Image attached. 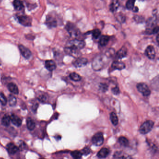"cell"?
<instances>
[{"label": "cell", "instance_id": "4316f807", "mask_svg": "<svg viewBox=\"0 0 159 159\" xmlns=\"http://www.w3.org/2000/svg\"><path fill=\"white\" fill-rule=\"evenodd\" d=\"M118 141L121 145L124 147H127L129 146V140L126 137H123V136L120 137L118 139Z\"/></svg>", "mask_w": 159, "mask_h": 159}, {"label": "cell", "instance_id": "9a60e30c", "mask_svg": "<svg viewBox=\"0 0 159 159\" xmlns=\"http://www.w3.org/2000/svg\"><path fill=\"white\" fill-rule=\"evenodd\" d=\"M112 68L113 69H118L122 70L126 68V65L124 63L122 62H119L115 61L112 63Z\"/></svg>", "mask_w": 159, "mask_h": 159}, {"label": "cell", "instance_id": "8fae6325", "mask_svg": "<svg viewBox=\"0 0 159 159\" xmlns=\"http://www.w3.org/2000/svg\"><path fill=\"white\" fill-rule=\"evenodd\" d=\"M88 60L86 58H77V59L73 62V64L76 67L79 68L85 66L87 64Z\"/></svg>", "mask_w": 159, "mask_h": 159}, {"label": "cell", "instance_id": "7402d4cb", "mask_svg": "<svg viewBox=\"0 0 159 159\" xmlns=\"http://www.w3.org/2000/svg\"><path fill=\"white\" fill-rule=\"evenodd\" d=\"M37 99L41 102L43 103H46L48 100V96L47 93H43V92H40L39 95H37Z\"/></svg>", "mask_w": 159, "mask_h": 159}, {"label": "cell", "instance_id": "f6af8a7d", "mask_svg": "<svg viewBox=\"0 0 159 159\" xmlns=\"http://www.w3.org/2000/svg\"><path fill=\"white\" fill-rule=\"evenodd\" d=\"M1 65V61H0V66Z\"/></svg>", "mask_w": 159, "mask_h": 159}, {"label": "cell", "instance_id": "7c38bea8", "mask_svg": "<svg viewBox=\"0 0 159 159\" xmlns=\"http://www.w3.org/2000/svg\"><path fill=\"white\" fill-rule=\"evenodd\" d=\"M18 47H19L21 53L22 55V56L26 59H29L32 54L30 50L22 45H19Z\"/></svg>", "mask_w": 159, "mask_h": 159}, {"label": "cell", "instance_id": "2e32d148", "mask_svg": "<svg viewBox=\"0 0 159 159\" xmlns=\"http://www.w3.org/2000/svg\"><path fill=\"white\" fill-rule=\"evenodd\" d=\"M10 117L11 121L14 125L17 127H20L21 126L22 121L18 116L13 114L10 116Z\"/></svg>", "mask_w": 159, "mask_h": 159}, {"label": "cell", "instance_id": "9c48e42d", "mask_svg": "<svg viewBox=\"0 0 159 159\" xmlns=\"http://www.w3.org/2000/svg\"><path fill=\"white\" fill-rule=\"evenodd\" d=\"M145 54L147 58L150 59H154L156 55L155 49L152 46H149L147 47L145 50Z\"/></svg>", "mask_w": 159, "mask_h": 159}, {"label": "cell", "instance_id": "bcb514c9", "mask_svg": "<svg viewBox=\"0 0 159 159\" xmlns=\"http://www.w3.org/2000/svg\"><path fill=\"white\" fill-rule=\"evenodd\" d=\"M140 1H144V0H140Z\"/></svg>", "mask_w": 159, "mask_h": 159}, {"label": "cell", "instance_id": "d6a6232c", "mask_svg": "<svg viewBox=\"0 0 159 159\" xmlns=\"http://www.w3.org/2000/svg\"><path fill=\"white\" fill-rule=\"evenodd\" d=\"M101 32L100 30L98 29H94L92 31V35H93V37L95 39H99L100 36Z\"/></svg>", "mask_w": 159, "mask_h": 159}, {"label": "cell", "instance_id": "83f0119b", "mask_svg": "<svg viewBox=\"0 0 159 159\" xmlns=\"http://www.w3.org/2000/svg\"><path fill=\"white\" fill-rule=\"evenodd\" d=\"M8 104L10 107H14L17 103L16 98L13 95H9L8 97Z\"/></svg>", "mask_w": 159, "mask_h": 159}, {"label": "cell", "instance_id": "6da1fadb", "mask_svg": "<svg viewBox=\"0 0 159 159\" xmlns=\"http://www.w3.org/2000/svg\"><path fill=\"white\" fill-rule=\"evenodd\" d=\"M108 58L106 54H100L97 56L92 62V66L95 71L101 70L107 62Z\"/></svg>", "mask_w": 159, "mask_h": 159}, {"label": "cell", "instance_id": "8d00e7d4", "mask_svg": "<svg viewBox=\"0 0 159 159\" xmlns=\"http://www.w3.org/2000/svg\"><path fill=\"white\" fill-rule=\"evenodd\" d=\"M99 87L100 90L103 92H106V91H107L108 88L107 85L105 83H101L99 86Z\"/></svg>", "mask_w": 159, "mask_h": 159}, {"label": "cell", "instance_id": "ee69618b", "mask_svg": "<svg viewBox=\"0 0 159 159\" xmlns=\"http://www.w3.org/2000/svg\"><path fill=\"white\" fill-rule=\"evenodd\" d=\"M156 40H157V43H159V34H157V36H156Z\"/></svg>", "mask_w": 159, "mask_h": 159}, {"label": "cell", "instance_id": "277c9868", "mask_svg": "<svg viewBox=\"0 0 159 159\" xmlns=\"http://www.w3.org/2000/svg\"><path fill=\"white\" fill-rule=\"evenodd\" d=\"M67 46L80 50L85 47L86 46V42L84 41L74 39L70 41Z\"/></svg>", "mask_w": 159, "mask_h": 159}, {"label": "cell", "instance_id": "f546056e", "mask_svg": "<svg viewBox=\"0 0 159 159\" xmlns=\"http://www.w3.org/2000/svg\"><path fill=\"white\" fill-rule=\"evenodd\" d=\"M69 78L74 81H80L81 80V77L80 75L76 73H73L69 74Z\"/></svg>", "mask_w": 159, "mask_h": 159}, {"label": "cell", "instance_id": "4dcf8cb0", "mask_svg": "<svg viewBox=\"0 0 159 159\" xmlns=\"http://www.w3.org/2000/svg\"><path fill=\"white\" fill-rule=\"evenodd\" d=\"M135 0H128L126 3V8L129 10H133L134 7Z\"/></svg>", "mask_w": 159, "mask_h": 159}, {"label": "cell", "instance_id": "ac0fdd59", "mask_svg": "<svg viewBox=\"0 0 159 159\" xmlns=\"http://www.w3.org/2000/svg\"><path fill=\"white\" fill-rule=\"evenodd\" d=\"M127 54V50L125 47L121 48L116 53V57L118 59H122L126 57Z\"/></svg>", "mask_w": 159, "mask_h": 159}, {"label": "cell", "instance_id": "d6986e66", "mask_svg": "<svg viewBox=\"0 0 159 159\" xmlns=\"http://www.w3.org/2000/svg\"><path fill=\"white\" fill-rule=\"evenodd\" d=\"M110 37L108 36H102L100 37L99 44L102 47L106 46L110 41Z\"/></svg>", "mask_w": 159, "mask_h": 159}, {"label": "cell", "instance_id": "d4e9b609", "mask_svg": "<svg viewBox=\"0 0 159 159\" xmlns=\"http://www.w3.org/2000/svg\"><path fill=\"white\" fill-rule=\"evenodd\" d=\"M157 17L156 15H154L153 17L149 18L147 22V27L148 29H151V28L154 26V25L156 24V22H157Z\"/></svg>", "mask_w": 159, "mask_h": 159}, {"label": "cell", "instance_id": "cb8c5ba5", "mask_svg": "<svg viewBox=\"0 0 159 159\" xmlns=\"http://www.w3.org/2000/svg\"><path fill=\"white\" fill-rule=\"evenodd\" d=\"M27 127L28 129L30 131L33 130L36 127V124L33 120L31 118H28L26 120Z\"/></svg>", "mask_w": 159, "mask_h": 159}, {"label": "cell", "instance_id": "e575fe53", "mask_svg": "<svg viewBox=\"0 0 159 159\" xmlns=\"http://www.w3.org/2000/svg\"><path fill=\"white\" fill-rule=\"evenodd\" d=\"M0 102L3 106H5L7 103V99L1 92H0Z\"/></svg>", "mask_w": 159, "mask_h": 159}, {"label": "cell", "instance_id": "ffe728a7", "mask_svg": "<svg viewBox=\"0 0 159 159\" xmlns=\"http://www.w3.org/2000/svg\"><path fill=\"white\" fill-rule=\"evenodd\" d=\"M110 154V150L108 148L104 147L102 148L97 154V156L100 158H106Z\"/></svg>", "mask_w": 159, "mask_h": 159}, {"label": "cell", "instance_id": "4fadbf2b", "mask_svg": "<svg viewBox=\"0 0 159 159\" xmlns=\"http://www.w3.org/2000/svg\"><path fill=\"white\" fill-rule=\"evenodd\" d=\"M6 148H7V150L8 152V153L9 154H12V155H13V154H16L19 150L17 146H15L14 144L12 143H10L8 144L7 145Z\"/></svg>", "mask_w": 159, "mask_h": 159}, {"label": "cell", "instance_id": "60d3db41", "mask_svg": "<svg viewBox=\"0 0 159 159\" xmlns=\"http://www.w3.org/2000/svg\"><path fill=\"white\" fill-rule=\"evenodd\" d=\"M117 19L119 22H124L125 21V17L122 15H118V17H117Z\"/></svg>", "mask_w": 159, "mask_h": 159}, {"label": "cell", "instance_id": "1f68e13d", "mask_svg": "<svg viewBox=\"0 0 159 159\" xmlns=\"http://www.w3.org/2000/svg\"><path fill=\"white\" fill-rule=\"evenodd\" d=\"M71 155L74 159H79L81 158L83 154L81 151L76 150V151H73L71 153Z\"/></svg>", "mask_w": 159, "mask_h": 159}, {"label": "cell", "instance_id": "5bb4252c", "mask_svg": "<svg viewBox=\"0 0 159 159\" xmlns=\"http://www.w3.org/2000/svg\"><path fill=\"white\" fill-rule=\"evenodd\" d=\"M45 67L48 71L52 72L56 69L55 62L52 60H48L45 62Z\"/></svg>", "mask_w": 159, "mask_h": 159}, {"label": "cell", "instance_id": "e0dca14e", "mask_svg": "<svg viewBox=\"0 0 159 159\" xmlns=\"http://www.w3.org/2000/svg\"><path fill=\"white\" fill-rule=\"evenodd\" d=\"M120 6V2L118 0H113L110 3L109 9L112 13L117 11Z\"/></svg>", "mask_w": 159, "mask_h": 159}, {"label": "cell", "instance_id": "f1b7e54d", "mask_svg": "<svg viewBox=\"0 0 159 159\" xmlns=\"http://www.w3.org/2000/svg\"><path fill=\"white\" fill-rule=\"evenodd\" d=\"M10 121L11 120L10 116L5 115L2 120V124L5 127H8L10 125Z\"/></svg>", "mask_w": 159, "mask_h": 159}, {"label": "cell", "instance_id": "74e56055", "mask_svg": "<svg viewBox=\"0 0 159 159\" xmlns=\"http://www.w3.org/2000/svg\"><path fill=\"white\" fill-rule=\"evenodd\" d=\"M112 91L114 94L116 95L119 94L120 93V89L118 86H115L112 89Z\"/></svg>", "mask_w": 159, "mask_h": 159}, {"label": "cell", "instance_id": "5b68a950", "mask_svg": "<svg viewBox=\"0 0 159 159\" xmlns=\"http://www.w3.org/2000/svg\"><path fill=\"white\" fill-rule=\"evenodd\" d=\"M137 88L138 91L141 93L143 96L147 97L151 94V91L148 86L144 83H140L137 85Z\"/></svg>", "mask_w": 159, "mask_h": 159}, {"label": "cell", "instance_id": "b9f144b4", "mask_svg": "<svg viewBox=\"0 0 159 159\" xmlns=\"http://www.w3.org/2000/svg\"><path fill=\"white\" fill-rule=\"evenodd\" d=\"M38 107H39V105L37 104H35L34 105H33L32 107V110L34 112V111H36V110H37V108H38Z\"/></svg>", "mask_w": 159, "mask_h": 159}, {"label": "cell", "instance_id": "44dd1931", "mask_svg": "<svg viewBox=\"0 0 159 159\" xmlns=\"http://www.w3.org/2000/svg\"><path fill=\"white\" fill-rule=\"evenodd\" d=\"M8 87L9 91L11 93L15 94H18L19 93V89L18 87L13 83H10L8 85Z\"/></svg>", "mask_w": 159, "mask_h": 159}, {"label": "cell", "instance_id": "8992f818", "mask_svg": "<svg viewBox=\"0 0 159 159\" xmlns=\"http://www.w3.org/2000/svg\"><path fill=\"white\" fill-rule=\"evenodd\" d=\"M104 140L103 134L99 132L93 136L92 139V142L95 146H100L104 143Z\"/></svg>", "mask_w": 159, "mask_h": 159}, {"label": "cell", "instance_id": "30bf717a", "mask_svg": "<svg viewBox=\"0 0 159 159\" xmlns=\"http://www.w3.org/2000/svg\"><path fill=\"white\" fill-rule=\"evenodd\" d=\"M46 24L49 28H54L56 27L58 22L53 15H48L47 16L46 21Z\"/></svg>", "mask_w": 159, "mask_h": 159}, {"label": "cell", "instance_id": "52a82bcc", "mask_svg": "<svg viewBox=\"0 0 159 159\" xmlns=\"http://www.w3.org/2000/svg\"><path fill=\"white\" fill-rule=\"evenodd\" d=\"M65 53L68 55L71 56L75 58H78L80 56V50L75 49L71 47L66 46L64 49Z\"/></svg>", "mask_w": 159, "mask_h": 159}, {"label": "cell", "instance_id": "484cf974", "mask_svg": "<svg viewBox=\"0 0 159 159\" xmlns=\"http://www.w3.org/2000/svg\"><path fill=\"white\" fill-rule=\"evenodd\" d=\"M110 118L112 124L114 126H117L118 123H119V119H118V116H117L116 113H114V112L111 113H110Z\"/></svg>", "mask_w": 159, "mask_h": 159}, {"label": "cell", "instance_id": "603a6c76", "mask_svg": "<svg viewBox=\"0 0 159 159\" xmlns=\"http://www.w3.org/2000/svg\"><path fill=\"white\" fill-rule=\"evenodd\" d=\"M13 6L15 9L17 11L22 10L24 8L23 2L20 0H15L13 2Z\"/></svg>", "mask_w": 159, "mask_h": 159}, {"label": "cell", "instance_id": "d590c367", "mask_svg": "<svg viewBox=\"0 0 159 159\" xmlns=\"http://www.w3.org/2000/svg\"><path fill=\"white\" fill-rule=\"evenodd\" d=\"M81 152L83 155L87 156V155H88V154L91 153V150L89 147H85L84 149H82V150L81 151Z\"/></svg>", "mask_w": 159, "mask_h": 159}, {"label": "cell", "instance_id": "3957f363", "mask_svg": "<svg viewBox=\"0 0 159 159\" xmlns=\"http://www.w3.org/2000/svg\"><path fill=\"white\" fill-rule=\"evenodd\" d=\"M154 126V122L151 120L146 121L141 125L140 128V132L142 134H148L152 130Z\"/></svg>", "mask_w": 159, "mask_h": 159}, {"label": "cell", "instance_id": "ba28073f", "mask_svg": "<svg viewBox=\"0 0 159 159\" xmlns=\"http://www.w3.org/2000/svg\"><path fill=\"white\" fill-rule=\"evenodd\" d=\"M19 22L24 26L30 27L32 24V19L28 15H20L18 17Z\"/></svg>", "mask_w": 159, "mask_h": 159}, {"label": "cell", "instance_id": "7bdbcfd3", "mask_svg": "<svg viewBox=\"0 0 159 159\" xmlns=\"http://www.w3.org/2000/svg\"><path fill=\"white\" fill-rule=\"evenodd\" d=\"M132 10H133V11L134 12H137L139 11V8H138L137 7H134Z\"/></svg>", "mask_w": 159, "mask_h": 159}, {"label": "cell", "instance_id": "7a4b0ae2", "mask_svg": "<svg viewBox=\"0 0 159 159\" xmlns=\"http://www.w3.org/2000/svg\"><path fill=\"white\" fill-rule=\"evenodd\" d=\"M66 29L69 35L74 38L79 36L80 33L78 28L74 24L71 22H68L67 23L66 25Z\"/></svg>", "mask_w": 159, "mask_h": 159}, {"label": "cell", "instance_id": "ab89813d", "mask_svg": "<svg viewBox=\"0 0 159 159\" xmlns=\"http://www.w3.org/2000/svg\"><path fill=\"white\" fill-rule=\"evenodd\" d=\"M26 147V144H25L23 141H21V142H20V144L19 145L18 148H19V149L22 150L25 149Z\"/></svg>", "mask_w": 159, "mask_h": 159}, {"label": "cell", "instance_id": "f35d334b", "mask_svg": "<svg viewBox=\"0 0 159 159\" xmlns=\"http://www.w3.org/2000/svg\"><path fill=\"white\" fill-rule=\"evenodd\" d=\"M159 27L158 26H155L151 30V33L153 34H158V32H159Z\"/></svg>", "mask_w": 159, "mask_h": 159}, {"label": "cell", "instance_id": "836d02e7", "mask_svg": "<svg viewBox=\"0 0 159 159\" xmlns=\"http://www.w3.org/2000/svg\"><path fill=\"white\" fill-rule=\"evenodd\" d=\"M114 158H130L129 156H125L122 152H117L113 155Z\"/></svg>", "mask_w": 159, "mask_h": 159}]
</instances>
